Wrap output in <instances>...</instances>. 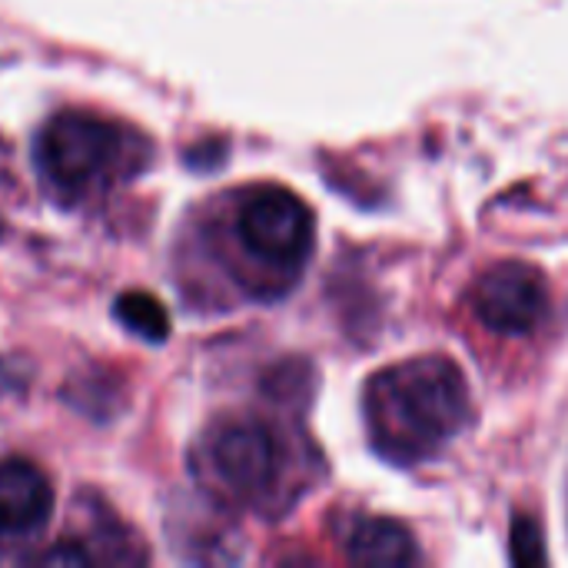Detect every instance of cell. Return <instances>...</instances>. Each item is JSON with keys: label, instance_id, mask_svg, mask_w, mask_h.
<instances>
[{"label": "cell", "instance_id": "cell-1", "mask_svg": "<svg viewBox=\"0 0 568 568\" xmlns=\"http://www.w3.org/2000/svg\"><path fill=\"white\" fill-rule=\"evenodd\" d=\"M469 416V389L446 356H419L369 379L366 423L376 446L399 463L443 449Z\"/></svg>", "mask_w": 568, "mask_h": 568}, {"label": "cell", "instance_id": "cell-2", "mask_svg": "<svg viewBox=\"0 0 568 568\" xmlns=\"http://www.w3.org/2000/svg\"><path fill=\"white\" fill-rule=\"evenodd\" d=\"M116 153V126L90 113H60L40 133V163L63 190H83L100 180Z\"/></svg>", "mask_w": 568, "mask_h": 568}, {"label": "cell", "instance_id": "cell-3", "mask_svg": "<svg viewBox=\"0 0 568 568\" xmlns=\"http://www.w3.org/2000/svg\"><path fill=\"white\" fill-rule=\"evenodd\" d=\"M236 233L256 260L273 266H300L313 246V213L300 196L266 190L243 203Z\"/></svg>", "mask_w": 568, "mask_h": 568}, {"label": "cell", "instance_id": "cell-4", "mask_svg": "<svg viewBox=\"0 0 568 568\" xmlns=\"http://www.w3.org/2000/svg\"><path fill=\"white\" fill-rule=\"evenodd\" d=\"M546 300V280L539 270L516 260L489 266L473 290V310L479 323L506 336L529 333L542 320Z\"/></svg>", "mask_w": 568, "mask_h": 568}, {"label": "cell", "instance_id": "cell-5", "mask_svg": "<svg viewBox=\"0 0 568 568\" xmlns=\"http://www.w3.org/2000/svg\"><path fill=\"white\" fill-rule=\"evenodd\" d=\"M210 459L223 486L236 496L263 493L280 466V449L273 433L256 419H236L213 433Z\"/></svg>", "mask_w": 568, "mask_h": 568}, {"label": "cell", "instance_id": "cell-6", "mask_svg": "<svg viewBox=\"0 0 568 568\" xmlns=\"http://www.w3.org/2000/svg\"><path fill=\"white\" fill-rule=\"evenodd\" d=\"M53 509L50 479L27 459L0 463V532H33Z\"/></svg>", "mask_w": 568, "mask_h": 568}, {"label": "cell", "instance_id": "cell-7", "mask_svg": "<svg viewBox=\"0 0 568 568\" xmlns=\"http://www.w3.org/2000/svg\"><path fill=\"white\" fill-rule=\"evenodd\" d=\"M349 559L359 566H409L419 559V549L399 523L366 519L349 536Z\"/></svg>", "mask_w": 568, "mask_h": 568}, {"label": "cell", "instance_id": "cell-8", "mask_svg": "<svg viewBox=\"0 0 568 568\" xmlns=\"http://www.w3.org/2000/svg\"><path fill=\"white\" fill-rule=\"evenodd\" d=\"M116 316L140 336L146 339H166V329H170V316L166 310L160 306V300H153L150 293H123L116 300Z\"/></svg>", "mask_w": 568, "mask_h": 568}, {"label": "cell", "instance_id": "cell-9", "mask_svg": "<svg viewBox=\"0 0 568 568\" xmlns=\"http://www.w3.org/2000/svg\"><path fill=\"white\" fill-rule=\"evenodd\" d=\"M513 559L519 566H536L546 559L542 552V536L532 519H516L513 523Z\"/></svg>", "mask_w": 568, "mask_h": 568}, {"label": "cell", "instance_id": "cell-10", "mask_svg": "<svg viewBox=\"0 0 568 568\" xmlns=\"http://www.w3.org/2000/svg\"><path fill=\"white\" fill-rule=\"evenodd\" d=\"M43 562H77V566H83L87 562V556L77 549V546H70V549H57V552H47L43 556Z\"/></svg>", "mask_w": 568, "mask_h": 568}]
</instances>
